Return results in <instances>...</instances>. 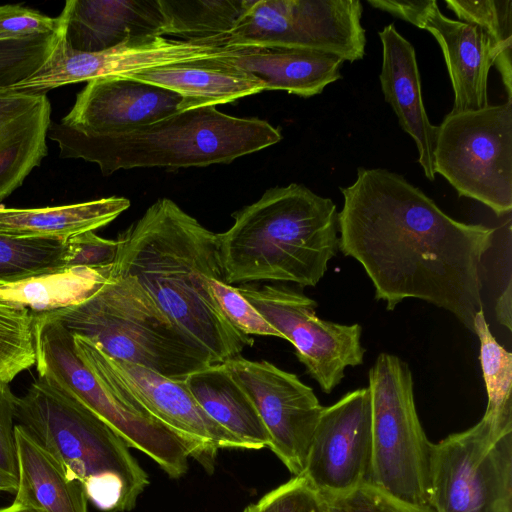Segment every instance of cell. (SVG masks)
I'll list each match as a JSON object with an SVG mask.
<instances>
[{
	"mask_svg": "<svg viewBox=\"0 0 512 512\" xmlns=\"http://www.w3.org/2000/svg\"><path fill=\"white\" fill-rule=\"evenodd\" d=\"M340 190L338 249L362 265L375 299L389 311L405 299L423 300L473 330L483 310L480 267L495 229L451 218L386 169L359 167L353 184Z\"/></svg>",
	"mask_w": 512,
	"mask_h": 512,
	"instance_id": "obj_1",
	"label": "cell"
},
{
	"mask_svg": "<svg viewBox=\"0 0 512 512\" xmlns=\"http://www.w3.org/2000/svg\"><path fill=\"white\" fill-rule=\"evenodd\" d=\"M116 240L111 272L135 278L214 364L240 356L254 344L227 320L207 286L209 278L224 281L217 233L162 198Z\"/></svg>",
	"mask_w": 512,
	"mask_h": 512,
	"instance_id": "obj_2",
	"label": "cell"
},
{
	"mask_svg": "<svg viewBox=\"0 0 512 512\" xmlns=\"http://www.w3.org/2000/svg\"><path fill=\"white\" fill-rule=\"evenodd\" d=\"M233 218L232 226L217 234L229 285L275 281L314 287L337 253L336 205L304 185L270 188Z\"/></svg>",
	"mask_w": 512,
	"mask_h": 512,
	"instance_id": "obj_3",
	"label": "cell"
},
{
	"mask_svg": "<svg viewBox=\"0 0 512 512\" xmlns=\"http://www.w3.org/2000/svg\"><path fill=\"white\" fill-rule=\"evenodd\" d=\"M61 158L96 163L107 176L120 169L187 168L230 163L282 140L281 131L259 118L225 114L215 106L178 111L129 130L85 134L50 125Z\"/></svg>",
	"mask_w": 512,
	"mask_h": 512,
	"instance_id": "obj_4",
	"label": "cell"
},
{
	"mask_svg": "<svg viewBox=\"0 0 512 512\" xmlns=\"http://www.w3.org/2000/svg\"><path fill=\"white\" fill-rule=\"evenodd\" d=\"M15 421L82 482L88 500L102 511H130L149 484L122 437L46 377L38 376L17 397Z\"/></svg>",
	"mask_w": 512,
	"mask_h": 512,
	"instance_id": "obj_5",
	"label": "cell"
},
{
	"mask_svg": "<svg viewBox=\"0 0 512 512\" xmlns=\"http://www.w3.org/2000/svg\"><path fill=\"white\" fill-rule=\"evenodd\" d=\"M40 315L60 322L73 335L90 340L112 358L175 381L214 364L135 278L111 270L102 286L82 303Z\"/></svg>",
	"mask_w": 512,
	"mask_h": 512,
	"instance_id": "obj_6",
	"label": "cell"
},
{
	"mask_svg": "<svg viewBox=\"0 0 512 512\" xmlns=\"http://www.w3.org/2000/svg\"><path fill=\"white\" fill-rule=\"evenodd\" d=\"M368 377L372 426L368 483L404 502L429 506L433 443L417 414L409 365L396 355L380 353Z\"/></svg>",
	"mask_w": 512,
	"mask_h": 512,
	"instance_id": "obj_7",
	"label": "cell"
},
{
	"mask_svg": "<svg viewBox=\"0 0 512 512\" xmlns=\"http://www.w3.org/2000/svg\"><path fill=\"white\" fill-rule=\"evenodd\" d=\"M36 368L38 376L56 382L97 416L122 439L147 456L171 478L188 469L189 451L172 431L147 413L107 390L80 360L73 334L60 322L35 315Z\"/></svg>",
	"mask_w": 512,
	"mask_h": 512,
	"instance_id": "obj_8",
	"label": "cell"
},
{
	"mask_svg": "<svg viewBox=\"0 0 512 512\" xmlns=\"http://www.w3.org/2000/svg\"><path fill=\"white\" fill-rule=\"evenodd\" d=\"M428 503L435 512H512V421L482 417L433 443Z\"/></svg>",
	"mask_w": 512,
	"mask_h": 512,
	"instance_id": "obj_9",
	"label": "cell"
},
{
	"mask_svg": "<svg viewBox=\"0 0 512 512\" xmlns=\"http://www.w3.org/2000/svg\"><path fill=\"white\" fill-rule=\"evenodd\" d=\"M434 170L459 196L497 216L512 209V100L477 111L449 113L437 126Z\"/></svg>",
	"mask_w": 512,
	"mask_h": 512,
	"instance_id": "obj_10",
	"label": "cell"
},
{
	"mask_svg": "<svg viewBox=\"0 0 512 512\" xmlns=\"http://www.w3.org/2000/svg\"><path fill=\"white\" fill-rule=\"evenodd\" d=\"M73 336L77 355L99 382L176 434L185 443L190 457L208 472L213 471L219 449H246L205 413L183 381L112 358L90 340Z\"/></svg>",
	"mask_w": 512,
	"mask_h": 512,
	"instance_id": "obj_11",
	"label": "cell"
},
{
	"mask_svg": "<svg viewBox=\"0 0 512 512\" xmlns=\"http://www.w3.org/2000/svg\"><path fill=\"white\" fill-rule=\"evenodd\" d=\"M362 13L359 0H246L227 46L305 49L354 62L365 54Z\"/></svg>",
	"mask_w": 512,
	"mask_h": 512,
	"instance_id": "obj_12",
	"label": "cell"
},
{
	"mask_svg": "<svg viewBox=\"0 0 512 512\" xmlns=\"http://www.w3.org/2000/svg\"><path fill=\"white\" fill-rule=\"evenodd\" d=\"M236 288L294 346L298 360L324 393L339 385L348 367L363 363L366 350L360 324L319 318L313 299L285 286Z\"/></svg>",
	"mask_w": 512,
	"mask_h": 512,
	"instance_id": "obj_13",
	"label": "cell"
},
{
	"mask_svg": "<svg viewBox=\"0 0 512 512\" xmlns=\"http://www.w3.org/2000/svg\"><path fill=\"white\" fill-rule=\"evenodd\" d=\"M55 46L32 75L8 87L14 91L46 93L63 85L107 76H127L176 63L214 59L236 52L239 47L193 43L152 36L131 39L100 52L72 49L64 35V16Z\"/></svg>",
	"mask_w": 512,
	"mask_h": 512,
	"instance_id": "obj_14",
	"label": "cell"
},
{
	"mask_svg": "<svg viewBox=\"0 0 512 512\" xmlns=\"http://www.w3.org/2000/svg\"><path fill=\"white\" fill-rule=\"evenodd\" d=\"M224 363L254 403L270 436L269 448L294 476L301 475L323 409L313 389L265 360L240 355Z\"/></svg>",
	"mask_w": 512,
	"mask_h": 512,
	"instance_id": "obj_15",
	"label": "cell"
},
{
	"mask_svg": "<svg viewBox=\"0 0 512 512\" xmlns=\"http://www.w3.org/2000/svg\"><path fill=\"white\" fill-rule=\"evenodd\" d=\"M372 460L368 387L323 407L301 474L320 494L333 496L368 483Z\"/></svg>",
	"mask_w": 512,
	"mask_h": 512,
	"instance_id": "obj_16",
	"label": "cell"
},
{
	"mask_svg": "<svg viewBox=\"0 0 512 512\" xmlns=\"http://www.w3.org/2000/svg\"><path fill=\"white\" fill-rule=\"evenodd\" d=\"M375 9L390 13L427 30L439 43L454 92L450 113L477 111L489 106L488 76L498 57L489 36L479 27L442 14L435 0H367Z\"/></svg>",
	"mask_w": 512,
	"mask_h": 512,
	"instance_id": "obj_17",
	"label": "cell"
},
{
	"mask_svg": "<svg viewBox=\"0 0 512 512\" xmlns=\"http://www.w3.org/2000/svg\"><path fill=\"white\" fill-rule=\"evenodd\" d=\"M181 100L171 90L139 80L101 77L87 82L59 124L85 134L120 132L178 112Z\"/></svg>",
	"mask_w": 512,
	"mask_h": 512,
	"instance_id": "obj_18",
	"label": "cell"
},
{
	"mask_svg": "<svg viewBox=\"0 0 512 512\" xmlns=\"http://www.w3.org/2000/svg\"><path fill=\"white\" fill-rule=\"evenodd\" d=\"M61 13L66 42L80 52L162 36L164 26L158 0H67Z\"/></svg>",
	"mask_w": 512,
	"mask_h": 512,
	"instance_id": "obj_19",
	"label": "cell"
},
{
	"mask_svg": "<svg viewBox=\"0 0 512 512\" xmlns=\"http://www.w3.org/2000/svg\"><path fill=\"white\" fill-rule=\"evenodd\" d=\"M378 35L382 44L379 80L384 99L394 110L402 130L414 140L424 175L433 181L437 126L430 123L426 113L415 49L393 24Z\"/></svg>",
	"mask_w": 512,
	"mask_h": 512,
	"instance_id": "obj_20",
	"label": "cell"
},
{
	"mask_svg": "<svg viewBox=\"0 0 512 512\" xmlns=\"http://www.w3.org/2000/svg\"><path fill=\"white\" fill-rule=\"evenodd\" d=\"M225 57L155 67L125 77L179 94L178 111L216 107L265 90L261 81Z\"/></svg>",
	"mask_w": 512,
	"mask_h": 512,
	"instance_id": "obj_21",
	"label": "cell"
},
{
	"mask_svg": "<svg viewBox=\"0 0 512 512\" xmlns=\"http://www.w3.org/2000/svg\"><path fill=\"white\" fill-rule=\"evenodd\" d=\"M225 59L261 81L265 90H283L300 97L320 94L341 79L344 63L333 55L285 47H240Z\"/></svg>",
	"mask_w": 512,
	"mask_h": 512,
	"instance_id": "obj_22",
	"label": "cell"
},
{
	"mask_svg": "<svg viewBox=\"0 0 512 512\" xmlns=\"http://www.w3.org/2000/svg\"><path fill=\"white\" fill-rule=\"evenodd\" d=\"M18 486L13 504L38 512H88L84 485L20 425H15Z\"/></svg>",
	"mask_w": 512,
	"mask_h": 512,
	"instance_id": "obj_23",
	"label": "cell"
},
{
	"mask_svg": "<svg viewBox=\"0 0 512 512\" xmlns=\"http://www.w3.org/2000/svg\"><path fill=\"white\" fill-rule=\"evenodd\" d=\"M183 382L205 413L246 449L269 448L270 436L254 403L225 363L208 365Z\"/></svg>",
	"mask_w": 512,
	"mask_h": 512,
	"instance_id": "obj_24",
	"label": "cell"
},
{
	"mask_svg": "<svg viewBox=\"0 0 512 512\" xmlns=\"http://www.w3.org/2000/svg\"><path fill=\"white\" fill-rule=\"evenodd\" d=\"M130 204L127 198L111 196L43 208L0 206V235L66 241L80 233L106 226L127 210Z\"/></svg>",
	"mask_w": 512,
	"mask_h": 512,
	"instance_id": "obj_25",
	"label": "cell"
},
{
	"mask_svg": "<svg viewBox=\"0 0 512 512\" xmlns=\"http://www.w3.org/2000/svg\"><path fill=\"white\" fill-rule=\"evenodd\" d=\"M111 266L64 268L49 274L0 285V304L34 315L82 303L107 280Z\"/></svg>",
	"mask_w": 512,
	"mask_h": 512,
	"instance_id": "obj_26",
	"label": "cell"
},
{
	"mask_svg": "<svg viewBox=\"0 0 512 512\" xmlns=\"http://www.w3.org/2000/svg\"><path fill=\"white\" fill-rule=\"evenodd\" d=\"M51 105L45 95L0 134V201L20 187L47 155Z\"/></svg>",
	"mask_w": 512,
	"mask_h": 512,
	"instance_id": "obj_27",
	"label": "cell"
},
{
	"mask_svg": "<svg viewBox=\"0 0 512 512\" xmlns=\"http://www.w3.org/2000/svg\"><path fill=\"white\" fill-rule=\"evenodd\" d=\"M246 0H158L164 20L162 36L228 47L229 34Z\"/></svg>",
	"mask_w": 512,
	"mask_h": 512,
	"instance_id": "obj_28",
	"label": "cell"
},
{
	"mask_svg": "<svg viewBox=\"0 0 512 512\" xmlns=\"http://www.w3.org/2000/svg\"><path fill=\"white\" fill-rule=\"evenodd\" d=\"M459 21L475 25L492 40L498 57L497 68L507 100H512V1L511 0H445Z\"/></svg>",
	"mask_w": 512,
	"mask_h": 512,
	"instance_id": "obj_29",
	"label": "cell"
},
{
	"mask_svg": "<svg viewBox=\"0 0 512 512\" xmlns=\"http://www.w3.org/2000/svg\"><path fill=\"white\" fill-rule=\"evenodd\" d=\"M66 241L0 235V285L65 268Z\"/></svg>",
	"mask_w": 512,
	"mask_h": 512,
	"instance_id": "obj_30",
	"label": "cell"
},
{
	"mask_svg": "<svg viewBox=\"0 0 512 512\" xmlns=\"http://www.w3.org/2000/svg\"><path fill=\"white\" fill-rule=\"evenodd\" d=\"M36 317L26 309L0 304V380L10 383L36 365Z\"/></svg>",
	"mask_w": 512,
	"mask_h": 512,
	"instance_id": "obj_31",
	"label": "cell"
},
{
	"mask_svg": "<svg viewBox=\"0 0 512 512\" xmlns=\"http://www.w3.org/2000/svg\"><path fill=\"white\" fill-rule=\"evenodd\" d=\"M61 25L53 34L0 42V89L26 79L42 66L55 46Z\"/></svg>",
	"mask_w": 512,
	"mask_h": 512,
	"instance_id": "obj_32",
	"label": "cell"
},
{
	"mask_svg": "<svg viewBox=\"0 0 512 512\" xmlns=\"http://www.w3.org/2000/svg\"><path fill=\"white\" fill-rule=\"evenodd\" d=\"M207 286L227 320L240 332L251 336L282 335L233 287L222 280L209 278Z\"/></svg>",
	"mask_w": 512,
	"mask_h": 512,
	"instance_id": "obj_33",
	"label": "cell"
},
{
	"mask_svg": "<svg viewBox=\"0 0 512 512\" xmlns=\"http://www.w3.org/2000/svg\"><path fill=\"white\" fill-rule=\"evenodd\" d=\"M329 512H435L429 506H417L399 500L370 483L333 496H323Z\"/></svg>",
	"mask_w": 512,
	"mask_h": 512,
	"instance_id": "obj_34",
	"label": "cell"
},
{
	"mask_svg": "<svg viewBox=\"0 0 512 512\" xmlns=\"http://www.w3.org/2000/svg\"><path fill=\"white\" fill-rule=\"evenodd\" d=\"M257 512H329L325 498L302 475L265 494Z\"/></svg>",
	"mask_w": 512,
	"mask_h": 512,
	"instance_id": "obj_35",
	"label": "cell"
},
{
	"mask_svg": "<svg viewBox=\"0 0 512 512\" xmlns=\"http://www.w3.org/2000/svg\"><path fill=\"white\" fill-rule=\"evenodd\" d=\"M0 380V492L16 493L18 462L15 440L17 396Z\"/></svg>",
	"mask_w": 512,
	"mask_h": 512,
	"instance_id": "obj_36",
	"label": "cell"
},
{
	"mask_svg": "<svg viewBox=\"0 0 512 512\" xmlns=\"http://www.w3.org/2000/svg\"><path fill=\"white\" fill-rule=\"evenodd\" d=\"M62 22L22 5L0 6V42L19 41L56 32Z\"/></svg>",
	"mask_w": 512,
	"mask_h": 512,
	"instance_id": "obj_37",
	"label": "cell"
},
{
	"mask_svg": "<svg viewBox=\"0 0 512 512\" xmlns=\"http://www.w3.org/2000/svg\"><path fill=\"white\" fill-rule=\"evenodd\" d=\"M65 268H102L113 264L117 240L105 239L87 231L66 240Z\"/></svg>",
	"mask_w": 512,
	"mask_h": 512,
	"instance_id": "obj_38",
	"label": "cell"
},
{
	"mask_svg": "<svg viewBox=\"0 0 512 512\" xmlns=\"http://www.w3.org/2000/svg\"><path fill=\"white\" fill-rule=\"evenodd\" d=\"M46 95L14 91L10 88L0 89V134L16 118L31 110Z\"/></svg>",
	"mask_w": 512,
	"mask_h": 512,
	"instance_id": "obj_39",
	"label": "cell"
},
{
	"mask_svg": "<svg viewBox=\"0 0 512 512\" xmlns=\"http://www.w3.org/2000/svg\"><path fill=\"white\" fill-rule=\"evenodd\" d=\"M511 301L512 288L511 279H509L506 288L498 297L495 305L496 317L499 323L507 327L508 330H511Z\"/></svg>",
	"mask_w": 512,
	"mask_h": 512,
	"instance_id": "obj_40",
	"label": "cell"
},
{
	"mask_svg": "<svg viewBox=\"0 0 512 512\" xmlns=\"http://www.w3.org/2000/svg\"><path fill=\"white\" fill-rule=\"evenodd\" d=\"M0 512H38L32 508L11 504L10 506L0 508Z\"/></svg>",
	"mask_w": 512,
	"mask_h": 512,
	"instance_id": "obj_41",
	"label": "cell"
},
{
	"mask_svg": "<svg viewBox=\"0 0 512 512\" xmlns=\"http://www.w3.org/2000/svg\"><path fill=\"white\" fill-rule=\"evenodd\" d=\"M243 512H257L255 504L248 505Z\"/></svg>",
	"mask_w": 512,
	"mask_h": 512,
	"instance_id": "obj_42",
	"label": "cell"
}]
</instances>
